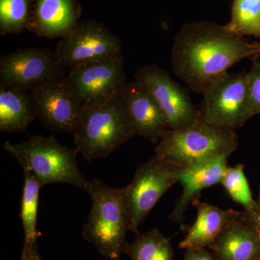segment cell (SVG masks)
Masks as SVG:
<instances>
[{
  "label": "cell",
  "instance_id": "obj_1",
  "mask_svg": "<svg viewBox=\"0 0 260 260\" xmlns=\"http://www.w3.org/2000/svg\"><path fill=\"white\" fill-rule=\"evenodd\" d=\"M171 54L177 77L191 91L203 95L233 65L246 59L256 60L260 42H248L218 24L194 22L177 32Z\"/></svg>",
  "mask_w": 260,
  "mask_h": 260
},
{
  "label": "cell",
  "instance_id": "obj_2",
  "mask_svg": "<svg viewBox=\"0 0 260 260\" xmlns=\"http://www.w3.org/2000/svg\"><path fill=\"white\" fill-rule=\"evenodd\" d=\"M135 135L120 93L105 102L83 105L73 137L75 149L91 162L107 158Z\"/></svg>",
  "mask_w": 260,
  "mask_h": 260
},
{
  "label": "cell",
  "instance_id": "obj_3",
  "mask_svg": "<svg viewBox=\"0 0 260 260\" xmlns=\"http://www.w3.org/2000/svg\"><path fill=\"white\" fill-rule=\"evenodd\" d=\"M239 145L235 129L210 124L200 118L185 128L169 129L155 148V155L180 169L229 155Z\"/></svg>",
  "mask_w": 260,
  "mask_h": 260
},
{
  "label": "cell",
  "instance_id": "obj_4",
  "mask_svg": "<svg viewBox=\"0 0 260 260\" xmlns=\"http://www.w3.org/2000/svg\"><path fill=\"white\" fill-rule=\"evenodd\" d=\"M3 148L20 162L23 171L31 173L42 187L64 183L88 193L90 181L84 178L78 168L76 149L66 148L53 137L42 135L17 144L5 142Z\"/></svg>",
  "mask_w": 260,
  "mask_h": 260
},
{
  "label": "cell",
  "instance_id": "obj_5",
  "mask_svg": "<svg viewBox=\"0 0 260 260\" xmlns=\"http://www.w3.org/2000/svg\"><path fill=\"white\" fill-rule=\"evenodd\" d=\"M88 194L93 201L84 239L106 259L119 260L124 254L129 219L124 203V187L115 189L98 179L90 181Z\"/></svg>",
  "mask_w": 260,
  "mask_h": 260
},
{
  "label": "cell",
  "instance_id": "obj_6",
  "mask_svg": "<svg viewBox=\"0 0 260 260\" xmlns=\"http://www.w3.org/2000/svg\"><path fill=\"white\" fill-rule=\"evenodd\" d=\"M181 169L156 155L137 169L133 181L124 187L130 232L139 234L140 225L160 198L179 182Z\"/></svg>",
  "mask_w": 260,
  "mask_h": 260
},
{
  "label": "cell",
  "instance_id": "obj_7",
  "mask_svg": "<svg viewBox=\"0 0 260 260\" xmlns=\"http://www.w3.org/2000/svg\"><path fill=\"white\" fill-rule=\"evenodd\" d=\"M203 95L200 113L210 124L236 130L252 116L246 72H228L215 80Z\"/></svg>",
  "mask_w": 260,
  "mask_h": 260
},
{
  "label": "cell",
  "instance_id": "obj_8",
  "mask_svg": "<svg viewBox=\"0 0 260 260\" xmlns=\"http://www.w3.org/2000/svg\"><path fill=\"white\" fill-rule=\"evenodd\" d=\"M120 39L104 24L95 20L80 22L55 49L56 57L65 68L107 60L121 55Z\"/></svg>",
  "mask_w": 260,
  "mask_h": 260
},
{
  "label": "cell",
  "instance_id": "obj_9",
  "mask_svg": "<svg viewBox=\"0 0 260 260\" xmlns=\"http://www.w3.org/2000/svg\"><path fill=\"white\" fill-rule=\"evenodd\" d=\"M135 80L143 85L158 102L169 129L185 128L201 118V113L195 107L187 90L158 64L153 63L140 68Z\"/></svg>",
  "mask_w": 260,
  "mask_h": 260
},
{
  "label": "cell",
  "instance_id": "obj_10",
  "mask_svg": "<svg viewBox=\"0 0 260 260\" xmlns=\"http://www.w3.org/2000/svg\"><path fill=\"white\" fill-rule=\"evenodd\" d=\"M65 69L55 51L37 47L19 49L0 59V84L30 91L48 80L64 78Z\"/></svg>",
  "mask_w": 260,
  "mask_h": 260
},
{
  "label": "cell",
  "instance_id": "obj_11",
  "mask_svg": "<svg viewBox=\"0 0 260 260\" xmlns=\"http://www.w3.org/2000/svg\"><path fill=\"white\" fill-rule=\"evenodd\" d=\"M67 82L83 105L105 102L121 93L126 84L122 55L71 68Z\"/></svg>",
  "mask_w": 260,
  "mask_h": 260
},
{
  "label": "cell",
  "instance_id": "obj_12",
  "mask_svg": "<svg viewBox=\"0 0 260 260\" xmlns=\"http://www.w3.org/2000/svg\"><path fill=\"white\" fill-rule=\"evenodd\" d=\"M37 117L51 131L74 135L83 104L70 88L66 77L48 80L30 90Z\"/></svg>",
  "mask_w": 260,
  "mask_h": 260
},
{
  "label": "cell",
  "instance_id": "obj_13",
  "mask_svg": "<svg viewBox=\"0 0 260 260\" xmlns=\"http://www.w3.org/2000/svg\"><path fill=\"white\" fill-rule=\"evenodd\" d=\"M135 134L156 143L169 130L167 118L151 93L138 81L126 83L121 91Z\"/></svg>",
  "mask_w": 260,
  "mask_h": 260
},
{
  "label": "cell",
  "instance_id": "obj_14",
  "mask_svg": "<svg viewBox=\"0 0 260 260\" xmlns=\"http://www.w3.org/2000/svg\"><path fill=\"white\" fill-rule=\"evenodd\" d=\"M78 0H32L28 31L40 37L62 39L80 23Z\"/></svg>",
  "mask_w": 260,
  "mask_h": 260
},
{
  "label": "cell",
  "instance_id": "obj_15",
  "mask_svg": "<svg viewBox=\"0 0 260 260\" xmlns=\"http://www.w3.org/2000/svg\"><path fill=\"white\" fill-rule=\"evenodd\" d=\"M229 155H223L181 169L179 182L182 186L183 190L169 215L172 221L181 223L189 204L200 197V192L221 183L229 168Z\"/></svg>",
  "mask_w": 260,
  "mask_h": 260
},
{
  "label": "cell",
  "instance_id": "obj_16",
  "mask_svg": "<svg viewBox=\"0 0 260 260\" xmlns=\"http://www.w3.org/2000/svg\"><path fill=\"white\" fill-rule=\"evenodd\" d=\"M197 210V219L189 228L185 238L179 244L181 249H206L223 232L240 212L223 210L215 205L201 202L200 197L192 201Z\"/></svg>",
  "mask_w": 260,
  "mask_h": 260
},
{
  "label": "cell",
  "instance_id": "obj_17",
  "mask_svg": "<svg viewBox=\"0 0 260 260\" xmlns=\"http://www.w3.org/2000/svg\"><path fill=\"white\" fill-rule=\"evenodd\" d=\"M208 249L218 260H257L260 241L255 232L242 217L233 220Z\"/></svg>",
  "mask_w": 260,
  "mask_h": 260
},
{
  "label": "cell",
  "instance_id": "obj_18",
  "mask_svg": "<svg viewBox=\"0 0 260 260\" xmlns=\"http://www.w3.org/2000/svg\"><path fill=\"white\" fill-rule=\"evenodd\" d=\"M36 118L31 92L0 84V131H25Z\"/></svg>",
  "mask_w": 260,
  "mask_h": 260
},
{
  "label": "cell",
  "instance_id": "obj_19",
  "mask_svg": "<svg viewBox=\"0 0 260 260\" xmlns=\"http://www.w3.org/2000/svg\"><path fill=\"white\" fill-rule=\"evenodd\" d=\"M24 186L20 218L25 234V242L21 258L26 257L37 247V221L39 191L42 186L28 171H24Z\"/></svg>",
  "mask_w": 260,
  "mask_h": 260
},
{
  "label": "cell",
  "instance_id": "obj_20",
  "mask_svg": "<svg viewBox=\"0 0 260 260\" xmlns=\"http://www.w3.org/2000/svg\"><path fill=\"white\" fill-rule=\"evenodd\" d=\"M124 254L132 260H172V244L158 228L138 234L133 242H126Z\"/></svg>",
  "mask_w": 260,
  "mask_h": 260
},
{
  "label": "cell",
  "instance_id": "obj_21",
  "mask_svg": "<svg viewBox=\"0 0 260 260\" xmlns=\"http://www.w3.org/2000/svg\"><path fill=\"white\" fill-rule=\"evenodd\" d=\"M225 28L239 37L254 36L260 39V0H234L232 18Z\"/></svg>",
  "mask_w": 260,
  "mask_h": 260
},
{
  "label": "cell",
  "instance_id": "obj_22",
  "mask_svg": "<svg viewBox=\"0 0 260 260\" xmlns=\"http://www.w3.org/2000/svg\"><path fill=\"white\" fill-rule=\"evenodd\" d=\"M32 0H0V34H18L28 30Z\"/></svg>",
  "mask_w": 260,
  "mask_h": 260
},
{
  "label": "cell",
  "instance_id": "obj_23",
  "mask_svg": "<svg viewBox=\"0 0 260 260\" xmlns=\"http://www.w3.org/2000/svg\"><path fill=\"white\" fill-rule=\"evenodd\" d=\"M220 184L225 187L234 201L244 207L245 211H250L254 208L256 201L253 199L243 164L229 167Z\"/></svg>",
  "mask_w": 260,
  "mask_h": 260
},
{
  "label": "cell",
  "instance_id": "obj_24",
  "mask_svg": "<svg viewBox=\"0 0 260 260\" xmlns=\"http://www.w3.org/2000/svg\"><path fill=\"white\" fill-rule=\"evenodd\" d=\"M249 108L251 116L260 114V61H254L247 72Z\"/></svg>",
  "mask_w": 260,
  "mask_h": 260
},
{
  "label": "cell",
  "instance_id": "obj_25",
  "mask_svg": "<svg viewBox=\"0 0 260 260\" xmlns=\"http://www.w3.org/2000/svg\"><path fill=\"white\" fill-rule=\"evenodd\" d=\"M242 217L246 223L249 224L253 230L255 232L258 239L260 241V195L259 199L256 201L254 208L250 211L242 213Z\"/></svg>",
  "mask_w": 260,
  "mask_h": 260
},
{
  "label": "cell",
  "instance_id": "obj_26",
  "mask_svg": "<svg viewBox=\"0 0 260 260\" xmlns=\"http://www.w3.org/2000/svg\"><path fill=\"white\" fill-rule=\"evenodd\" d=\"M184 260H218L211 251L206 249H187Z\"/></svg>",
  "mask_w": 260,
  "mask_h": 260
},
{
  "label": "cell",
  "instance_id": "obj_27",
  "mask_svg": "<svg viewBox=\"0 0 260 260\" xmlns=\"http://www.w3.org/2000/svg\"><path fill=\"white\" fill-rule=\"evenodd\" d=\"M21 260H43L40 255H39L38 249H36L34 252L31 253L30 255L26 256V257L21 258Z\"/></svg>",
  "mask_w": 260,
  "mask_h": 260
},
{
  "label": "cell",
  "instance_id": "obj_28",
  "mask_svg": "<svg viewBox=\"0 0 260 260\" xmlns=\"http://www.w3.org/2000/svg\"><path fill=\"white\" fill-rule=\"evenodd\" d=\"M257 260H260V258H259V259H258Z\"/></svg>",
  "mask_w": 260,
  "mask_h": 260
}]
</instances>
